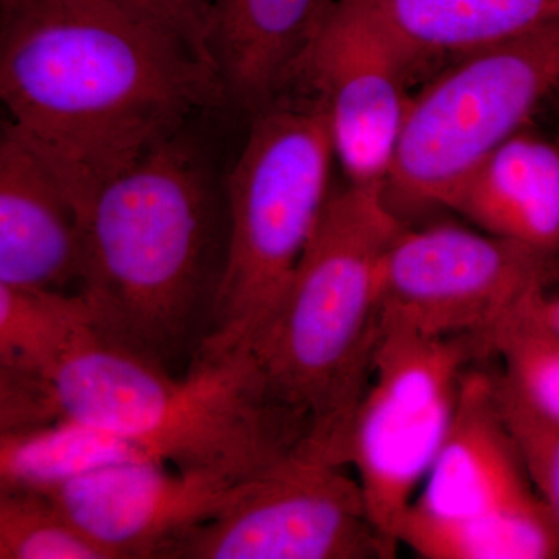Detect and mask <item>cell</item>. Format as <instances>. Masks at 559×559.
<instances>
[{"label":"cell","instance_id":"obj_1","mask_svg":"<svg viewBox=\"0 0 559 559\" xmlns=\"http://www.w3.org/2000/svg\"><path fill=\"white\" fill-rule=\"evenodd\" d=\"M2 124L81 212L103 183L227 103L197 50L114 0H0Z\"/></svg>","mask_w":559,"mask_h":559},{"label":"cell","instance_id":"obj_2","mask_svg":"<svg viewBox=\"0 0 559 559\" xmlns=\"http://www.w3.org/2000/svg\"><path fill=\"white\" fill-rule=\"evenodd\" d=\"M219 202L186 131L95 191L81 212L79 293L103 340L173 373L189 369L212 330L226 257Z\"/></svg>","mask_w":559,"mask_h":559},{"label":"cell","instance_id":"obj_3","mask_svg":"<svg viewBox=\"0 0 559 559\" xmlns=\"http://www.w3.org/2000/svg\"><path fill=\"white\" fill-rule=\"evenodd\" d=\"M384 194L331 190L310 245L248 355L300 452L347 466L382 334L381 271L404 226Z\"/></svg>","mask_w":559,"mask_h":559},{"label":"cell","instance_id":"obj_4","mask_svg":"<svg viewBox=\"0 0 559 559\" xmlns=\"http://www.w3.org/2000/svg\"><path fill=\"white\" fill-rule=\"evenodd\" d=\"M58 415L121 433L150 457L241 481L299 452L248 353L198 355L183 373L156 366L92 329L50 374Z\"/></svg>","mask_w":559,"mask_h":559},{"label":"cell","instance_id":"obj_5","mask_svg":"<svg viewBox=\"0 0 559 559\" xmlns=\"http://www.w3.org/2000/svg\"><path fill=\"white\" fill-rule=\"evenodd\" d=\"M334 162L325 108L310 92L288 87L250 116L226 180V257L198 355L248 352L310 245Z\"/></svg>","mask_w":559,"mask_h":559},{"label":"cell","instance_id":"obj_6","mask_svg":"<svg viewBox=\"0 0 559 559\" xmlns=\"http://www.w3.org/2000/svg\"><path fill=\"white\" fill-rule=\"evenodd\" d=\"M559 90V24L474 51L412 97L384 200L403 223L447 210L460 183L527 128Z\"/></svg>","mask_w":559,"mask_h":559},{"label":"cell","instance_id":"obj_7","mask_svg":"<svg viewBox=\"0 0 559 559\" xmlns=\"http://www.w3.org/2000/svg\"><path fill=\"white\" fill-rule=\"evenodd\" d=\"M479 337L381 334L373 373L347 447L374 527L399 549V532L447 440Z\"/></svg>","mask_w":559,"mask_h":559},{"label":"cell","instance_id":"obj_8","mask_svg":"<svg viewBox=\"0 0 559 559\" xmlns=\"http://www.w3.org/2000/svg\"><path fill=\"white\" fill-rule=\"evenodd\" d=\"M348 466L293 452L238 481L223 509L165 559L393 558Z\"/></svg>","mask_w":559,"mask_h":559},{"label":"cell","instance_id":"obj_9","mask_svg":"<svg viewBox=\"0 0 559 559\" xmlns=\"http://www.w3.org/2000/svg\"><path fill=\"white\" fill-rule=\"evenodd\" d=\"M551 263L480 229L404 224L381 271L382 333L480 337L547 286Z\"/></svg>","mask_w":559,"mask_h":559},{"label":"cell","instance_id":"obj_10","mask_svg":"<svg viewBox=\"0 0 559 559\" xmlns=\"http://www.w3.org/2000/svg\"><path fill=\"white\" fill-rule=\"evenodd\" d=\"M417 81L395 43L349 0H337L288 87L322 102L345 182L384 194Z\"/></svg>","mask_w":559,"mask_h":559},{"label":"cell","instance_id":"obj_11","mask_svg":"<svg viewBox=\"0 0 559 559\" xmlns=\"http://www.w3.org/2000/svg\"><path fill=\"white\" fill-rule=\"evenodd\" d=\"M237 484L139 460L47 492L106 559L162 558L180 536L212 520Z\"/></svg>","mask_w":559,"mask_h":559},{"label":"cell","instance_id":"obj_12","mask_svg":"<svg viewBox=\"0 0 559 559\" xmlns=\"http://www.w3.org/2000/svg\"><path fill=\"white\" fill-rule=\"evenodd\" d=\"M539 502L500 412L495 374L466 370L450 432L411 509L468 520Z\"/></svg>","mask_w":559,"mask_h":559},{"label":"cell","instance_id":"obj_13","mask_svg":"<svg viewBox=\"0 0 559 559\" xmlns=\"http://www.w3.org/2000/svg\"><path fill=\"white\" fill-rule=\"evenodd\" d=\"M84 260L79 209L44 162L2 124L0 283L17 288H80Z\"/></svg>","mask_w":559,"mask_h":559},{"label":"cell","instance_id":"obj_14","mask_svg":"<svg viewBox=\"0 0 559 559\" xmlns=\"http://www.w3.org/2000/svg\"><path fill=\"white\" fill-rule=\"evenodd\" d=\"M447 210L554 264L559 259V130L544 131L533 121L507 140L460 183Z\"/></svg>","mask_w":559,"mask_h":559},{"label":"cell","instance_id":"obj_15","mask_svg":"<svg viewBox=\"0 0 559 559\" xmlns=\"http://www.w3.org/2000/svg\"><path fill=\"white\" fill-rule=\"evenodd\" d=\"M337 0H209L210 51L227 103L249 116L288 87Z\"/></svg>","mask_w":559,"mask_h":559},{"label":"cell","instance_id":"obj_16","mask_svg":"<svg viewBox=\"0 0 559 559\" xmlns=\"http://www.w3.org/2000/svg\"><path fill=\"white\" fill-rule=\"evenodd\" d=\"M417 72L559 24V0H349Z\"/></svg>","mask_w":559,"mask_h":559},{"label":"cell","instance_id":"obj_17","mask_svg":"<svg viewBox=\"0 0 559 559\" xmlns=\"http://www.w3.org/2000/svg\"><path fill=\"white\" fill-rule=\"evenodd\" d=\"M139 460L154 459L134 440L75 418L0 432V487L49 491Z\"/></svg>","mask_w":559,"mask_h":559},{"label":"cell","instance_id":"obj_18","mask_svg":"<svg viewBox=\"0 0 559 559\" xmlns=\"http://www.w3.org/2000/svg\"><path fill=\"white\" fill-rule=\"evenodd\" d=\"M399 544L428 559H550L559 558V527L544 500L468 520H443L411 509Z\"/></svg>","mask_w":559,"mask_h":559},{"label":"cell","instance_id":"obj_19","mask_svg":"<svg viewBox=\"0 0 559 559\" xmlns=\"http://www.w3.org/2000/svg\"><path fill=\"white\" fill-rule=\"evenodd\" d=\"M94 329L76 293L0 283V370L50 378L68 349Z\"/></svg>","mask_w":559,"mask_h":559},{"label":"cell","instance_id":"obj_20","mask_svg":"<svg viewBox=\"0 0 559 559\" xmlns=\"http://www.w3.org/2000/svg\"><path fill=\"white\" fill-rule=\"evenodd\" d=\"M527 300V299H525ZM521 304L480 337L500 373L539 414L559 426V336Z\"/></svg>","mask_w":559,"mask_h":559},{"label":"cell","instance_id":"obj_21","mask_svg":"<svg viewBox=\"0 0 559 559\" xmlns=\"http://www.w3.org/2000/svg\"><path fill=\"white\" fill-rule=\"evenodd\" d=\"M0 559H106L49 492L0 487Z\"/></svg>","mask_w":559,"mask_h":559},{"label":"cell","instance_id":"obj_22","mask_svg":"<svg viewBox=\"0 0 559 559\" xmlns=\"http://www.w3.org/2000/svg\"><path fill=\"white\" fill-rule=\"evenodd\" d=\"M495 388L530 480L559 527V426L530 406L502 373L495 374Z\"/></svg>","mask_w":559,"mask_h":559},{"label":"cell","instance_id":"obj_23","mask_svg":"<svg viewBox=\"0 0 559 559\" xmlns=\"http://www.w3.org/2000/svg\"><path fill=\"white\" fill-rule=\"evenodd\" d=\"M138 11L186 40L215 68L210 51L209 0H114Z\"/></svg>","mask_w":559,"mask_h":559},{"label":"cell","instance_id":"obj_24","mask_svg":"<svg viewBox=\"0 0 559 559\" xmlns=\"http://www.w3.org/2000/svg\"><path fill=\"white\" fill-rule=\"evenodd\" d=\"M525 307L540 323L559 336V293L539 286L530 294Z\"/></svg>","mask_w":559,"mask_h":559},{"label":"cell","instance_id":"obj_25","mask_svg":"<svg viewBox=\"0 0 559 559\" xmlns=\"http://www.w3.org/2000/svg\"><path fill=\"white\" fill-rule=\"evenodd\" d=\"M546 108H550L554 110L555 116L558 119V128H559V91L555 92L554 97L550 98V102L547 103Z\"/></svg>","mask_w":559,"mask_h":559},{"label":"cell","instance_id":"obj_26","mask_svg":"<svg viewBox=\"0 0 559 559\" xmlns=\"http://www.w3.org/2000/svg\"><path fill=\"white\" fill-rule=\"evenodd\" d=\"M559 282V259L551 264L549 286Z\"/></svg>","mask_w":559,"mask_h":559},{"label":"cell","instance_id":"obj_27","mask_svg":"<svg viewBox=\"0 0 559 559\" xmlns=\"http://www.w3.org/2000/svg\"><path fill=\"white\" fill-rule=\"evenodd\" d=\"M559 91V90H558Z\"/></svg>","mask_w":559,"mask_h":559}]
</instances>
